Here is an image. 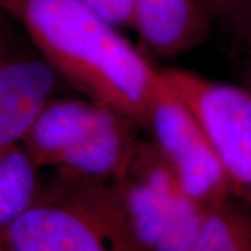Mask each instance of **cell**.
I'll return each mask as SVG.
<instances>
[{"label": "cell", "instance_id": "4fadbf2b", "mask_svg": "<svg viewBox=\"0 0 251 251\" xmlns=\"http://www.w3.org/2000/svg\"><path fill=\"white\" fill-rule=\"evenodd\" d=\"M116 28H134L135 0H81Z\"/></svg>", "mask_w": 251, "mask_h": 251}, {"label": "cell", "instance_id": "277c9868", "mask_svg": "<svg viewBox=\"0 0 251 251\" xmlns=\"http://www.w3.org/2000/svg\"><path fill=\"white\" fill-rule=\"evenodd\" d=\"M161 72L205 130L232 198L251 211V92L190 70L165 67Z\"/></svg>", "mask_w": 251, "mask_h": 251}, {"label": "cell", "instance_id": "52a82bcc", "mask_svg": "<svg viewBox=\"0 0 251 251\" xmlns=\"http://www.w3.org/2000/svg\"><path fill=\"white\" fill-rule=\"evenodd\" d=\"M109 109L87 97H53L38 113L21 147L38 169H54L100 125Z\"/></svg>", "mask_w": 251, "mask_h": 251}, {"label": "cell", "instance_id": "9a60e30c", "mask_svg": "<svg viewBox=\"0 0 251 251\" xmlns=\"http://www.w3.org/2000/svg\"><path fill=\"white\" fill-rule=\"evenodd\" d=\"M237 44L243 52V87L251 92V31Z\"/></svg>", "mask_w": 251, "mask_h": 251}, {"label": "cell", "instance_id": "6da1fadb", "mask_svg": "<svg viewBox=\"0 0 251 251\" xmlns=\"http://www.w3.org/2000/svg\"><path fill=\"white\" fill-rule=\"evenodd\" d=\"M63 81L147 130L163 75L81 0H0Z\"/></svg>", "mask_w": 251, "mask_h": 251}, {"label": "cell", "instance_id": "7a4b0ae2", "mask_svg": "<svg viewBox=\"0 0 251 251\" xmlns=\"http://www.w3.org/2000/svg\"><path fill=\"white\" fill-rule=\"evenodd\" d=\"M10 251H145L113 183L56 171L35 200L0 229Z\"/></svg>", "mask_w": 251, "mask_h": 251}, {"label": "cell", "instance_id": "9c48e42d", "mask_svg": "<svg viewBox=\"0 0 251 251\" xmlns=\"http://www.w3.org/2000/svg\"><path fill=\"white\" fill-rule=\"evenodd\" d=\"M141 127L109 109L100 125L73 151L64 155L54 171L82 179L115 183L126 171L140 141Z\"/></svg>", "mask_w": 251, "mask_h": 251}, {"label": "cell", "instance_id": "ba28073f", "mask_svg": "<svg viewBox=\"0 0 251 251\" xmlns=\"http://www.w3.org/2000/svg\"><path fill=\"white\" fill-rule=\"evenodd\" d=\"M212 24L205 0H135L134 29L141 45L161 57L186 54L202 45Z\"/></svg>", "mask_w": 251, "mask_h": 251}, {"label": "cell", "instance_id": "30bf717a", "mask_svg": "<svg viewBox=\"0 0 251 251\" xmlns=\"http://www.w3.org/2000/svg\"><path fill=\"white\" fill-rule=\"evenodd\" d=\"M38 172L21 145L0 155V229L34 202L41 187Z\"/></svg>", "mask_w": 251, "mask_h": 251}, {"label": "cell", "instance_id": "7c38bea8", "mask_svg": "<svg viewBox=\"0 0 251 251\" xmlns=\"http://www.w3.org/2000/svg\"><path fill=\"white\" fill-rule=\"evenodd\" d=\"M214 23L240 42L251 31V0H205Z\"/></svg>", "mask_w": 251, "mask_h": 251}, {"label": "cell", "instance_id": "2e32d148", "mask_svg": "<svg viewBox=\"0 0 251 251\" xmlns=\"http://www.w3.org/2000/svg\"><path fill=\"white\" fill-rule=\"evenodd\" d=\"M242 251H251V246H249V247H246V249H243Z\"/></svg>", "mask_w": 251, "mask_h": 251}, {"label": "cell", "instance_id": "8fae6325", "mask_svg": "<svg viewBox=\"0 0 251 251\" xmlns=\"http://www.w3.org/2000/svg\"><path fill=\"white\" fill-rule=\"evenodd\" d=\"M251 246V211L236 201L206 209L197 239L190 251H242Z\"/></svg>", "mask_w": 251, "mask_h": 251}, {"label": "cell", "instance_id": "e0dca14e", "mask_svg": "<svg viewBox=\"0 0 251 251\" xmlns=\"http://www.w3.org/2000/svg\"><path fill=\"white\" fill-rule=\"evenodd\" d=\"M0 251H10V250H7V249H4V247H1V246H0Z\"/></svg>", "mask_w": 251, "mask_h": 251}, {"label": "cell", "instance_id": "8992f818", "mask_svg": "<svg viewBox=\"0 0 251 251\" xmlns=\"http://www.w3.org/2000/svg\"><path fill=\"white\" fill-rule=\"evenodd\" d=\"M62 81L38 50H21L0 64V155L21 145Z\"/></svg>", "mask_w": 251, "mask_h": 251}, {"label": "cell", "instance_id": "5b68a950", "mask_svg": "<svg viewBox=\"0 0 251 251\" xmlns=\"http://www.w3.org/2000/svg\"><path fill=\"white\" fill-rule=\"evenodd\" d=\"M147 131L180 187L194 202L209 209L232 198L224 168L205 130L166 80L155 99Z\"/></svg>", "mask_w": 251, "mask_h": 251}, {"label": "cell", "instance_id": "3957f363", "mask_svg": "<svg viewBox=\"0 0 251 251\" xmlns=\"http://www.w3.org/2000/svg\"><path fill=\"white\" fill-rule=\"evenodd\" d=\"M113 184L144 250L190 251L206 209L183 191L152 140L138 141Z\"/></svg>", "mask_w": 251, "mask_h": 251}, {"label": "cell", "instance_id": "5bb4252c", "mask_svg": "<svg viewBox=\"0 0 251 251\" xmlns=\"http://www.w3.org/2000/svg\"><path fill=\"white\" fill-rule=\"evenodd\" d=\"M16 21L6 11L0 9V64L6 62L11 56L21 52L16 48V41L13 38V28Z\"/></svg>", "mask_w": 251, "mask_h": 251}]
</instances>
